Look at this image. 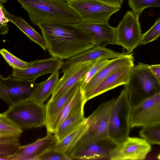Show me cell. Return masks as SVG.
<instances>
[{"label": "cell", "mask_w": 160, "mask_h": 160, "mask_svg": "<svg viewBox=\"0 0 160 160\" xmlns=\"http://www.w3.org/2000/svg\"><path fill=\"white\" fill-rule=\"evenodd\" d=\"M38 26L52 57L66 60L95 46L88 36L72 25L41 21Z\"/></svg>", "instance_id": "6da1fadb"}, {"label": "cell", "mask_w": 160, "mask_h": 160, "mask_svg": "<svg viewBox=\"0 0 160 160\" xmlns=\"http://www.w3.org/2000/svg\"><path fill=\"white\" fill-rule=\"evenodd\" d=\"M16 1L26 11L35 26L41 21L73 25L81 21L77 13L64 0Z\"/></svg>", "instance_id": "7a4b0ae2"}, {"label": "cell", "mask_w": 160, "mask_h": 160, "mask_svg": "<svg viewBox=\"0 0 160 160\" xmlns=\"http://www.w3.org/2000/svg\"><path fill=\"white\" fill-rule=\"evenodd\" d=\"M124 89L132 108L159 92L160 84L150 65L139 62L133 66Z\"/></svg>", "instance_id": "3957f363"}, {"label": "cell", "mask_w": 160, "mask_h": 160, "mask_svg": "<svg viewBox=\"0 0 160 160\" xmlns=\"http://www.w3.org/2000/svg\"><path fill=\"white\" fill-rule=\"evenodd\" d=\"M1 113L22 130L41 127L45 124V105L31 98L9 106Z\"/></svg>", "instance_id": "277c9868"}, {"label": "cell", "mask_w": 160, "mask_h": 160, "mask_svg": "<svg viewBox=\"0 0 160 160\" xmlns=\"http://www.w3.org/2000/svg\"><path fill=\"white\" fill-rule=\"evenodd\" d=\"M131 107L124 88L115 100L110 115L109 135L117 144L129 137Z\"/></svg>", "instance_id": "5b68a950"}, {"label": "cell", "mask_w": 160, "mask_h": 160, "mask_svg": "<svg viewBox=\"0 0 160 160\" xmlns=\"http://www.w3.org/2000/svg\"><path fill=\"white\" fill-rule=\"evenodd\" d=\"M70 7L79 16L81 21L108 22L110 17L121 6L105 4L98 0H67Z\"/></svg>", "instance_id": "8992f818"}, {"label": "cell", "mask_w": 160, "mask_h": 160, "mask_svg": "<svg viewBox=\"0 0 160 160\" xmlns=\"http://www.w3.org/2000/svg\"><path fill=\"white\" fill-rule=\"evenodd\" d=\"M35 80L0 76V98L9 106L31 98L37 86Z\"/></svg>", "instance_id": "52a82bcc"}, {"label": "cell", "mask_w": 160, "mask_h": 160, "mask_svg": "<svg viewBox=\"0 0 160 160\" xmlns=\"http://www.w3.org/2000/svg\"><path fill=\"white\" fill-rule=\"evenodd\" d=\"M139 16L128 11L115 28V44L122 46L132 53L140 45L142 34Z\"/></svg>", "instance_id": "ba28073f"}, {"label": "cell", "mask_w": 160, "mask_h": 160, "mask_svg": "<svg viewBox=\"0 0 160 160\" xmlns=\"http://www.w3.org/2000/svg\"><path fill=\"white\" fill-rule=\"evenodd\" d=\"M117 145L110 137L98 140L82 138L69 156L72 159H109L110 152Z\"/></svg>", "instance_id": "9c48e42d"}, {"label": "cell", "mask_w": 160, "mask_h": 160, "mask_svg": "<svg viewBox=\"0 0 160 160\" xmlns=\"http://www.w3.org/2000/svg\"><path fill=\"white\" fill-rule=\"evenodd\" d=\"M115 100V98H112L100 104L87 118L88 130L81 139L88 138L98 140L109 137V120Z\"/></svg>", "instance_id": "30bf717a"}, {"label": "cell", "mask_w": 160, "mask_h": 160, "mask_svg": "<svg viewBox=\"0 0 160 160\" xmlns=\"http://www.w3.org/2000/svg\"><path fill=\"white\" fill-rule=\"evenodd\" d=\"M160 123V92L132 108L131 128Z\"/></svg>", "instance_id": "8fae6325"}, {"label": "cell", "mask_w": 160, "mask_h": 160, "mask_svg": "<svg viewBox=\"0 0 160 160\" xmlns=\"http://www.w3.org/2000/svg\"><path fill=\"white\" fill-rule=\"evenodd\" d=\"M151 145L142 138L129 137L111 151L109 160H144L152 150Z\"/></svg>", "instance_id": "7c38bea8"}, {"label": "cell", "mask_w": 160, "mask_h": 160, "mask_svg": "<svg viewBox=\"0 0 160 160\" xmlns=\"http://www.w3.org/2000/svg\"><path fill=\"white\" fill-rule=\"evenodd\" d=\"M72 25L88 36L95 46L115 44V28L110 26L108 22L80 21Z\"/></svg>", "instance_id": "4fadbf2b"}, {"label": "cell", "mask_w": 160, "mask_h": 160, "mask_svg": "<svg viewBox=\"0 0 160 160\" xmlns=\"http://www.w3.org/2000/svg\"><path fill=\"white\" fill-rule=\"evenodd\" d=\"M63 61L51 57L43 59H36L32 61L30 66L23 69H13L12 76L14 78L35 80L39 77L52 73L61 69Z\"/></svg>", "instance_id": "5bb4252c"}, {"label": "cell", "mask_w": 160, "mask_h": 160, "mask_svg": "<svg viewBox=\"0 0 160 160\" xmlns=\"http://www.w3.org/2000/svg\"><path fill=\"white\" fill-rule=\"evenodd\" d=\"M106 44L95 46L63 62L62 73L78 65L103 58L113 59L122 56L125 52H116L105 47Z\"/></svg>", "instance_id": "9a60e30c"}, {"label": "cell", "mask_w": 160, "mask_h": 160, "mask_svg": "<svg viewBox=\"0 0 160 160\" xmlns=\"http://www.w3.org/2000/svg\"><path fill=\"white\" fill-rule=\"evenodd\" d=\"M134 64L122 67L113 72L92 89L84 93L86 102L109 90L128 82Z\"/></svg>", "instance_id": "2e32d148"}, {"label": "cell", "mask_w": 160, "mask_h": 160, "mask_svg": "<svg viewBox=\"0 0 160 160\" xmlns=\"http://www.w3.org/2000/svg\"><path fill=\"white\" fill-rule=\"evenodd\" d=\"M57 142L54 135L47 133L44 137L37 139L34 142L20 146L10 160H37L44 152L54 147Z\"/></svg>", "instance_id": "e0dca14e"}, {"label": "cell", "mask_w": 160, "mask_h": 160, "mask_svg": "<svg viewBox=\"0 0 160 160\" xmlns=\"http://www.w3.org/2000/svg\"><path fill=\"white\" fill-rule=\"evenodd\" d=\"M97 60L78 65L64 72L50 98L62 95L78 82L83 80L86 73Z\"/></svg>", "instance_id": "ac0fdd59"}, {"label": "cell", "mask_w": 160, "mask_h": 160, "mask_svg": "<svg viewBox=\"0 0 160 160\" xmlns=\"http://www.w3.org/2000/svg\"><path fill=\"white\" fill-rule=\"evenodd\" d=\"M84 80L80 81L62 95L54 99L50 98L45 105L46 122L47 133L54 134L58 118L68 99Z\"/></svg>", "instance_id": "d6986e66"}, {"label": "cell", "mask_w": 160, "mask_h": 160, "mask_svg": "<svg viewBox=\"0 0 160 160\" xmlns=\"http://www.w3.org/2000/svg\"><path fill=\"white\" fill-rule=\"evenodd\" d=\"M133 53L125 52L120 57L112 59V61L95 75L84 87L82 88L84 93L92 89L107 77L119 68L134 64Z\"/></svg>", "instance_id": "ffe728a7"}, {"label": "cell", "mask_w": 160, "mask_h": 160, "mask_svg": "<svg viewBox=\"0 0 160 160\" xmlns=\"http://www.w3.org/2000/svg\"><path fill=\"white\" fill-rule=\"evenodd\" d=\"M83 81L79 85L75 91L70 97L62 108L56 123L55 131L61 123L68 117L80 111L84 110V106L86 102L84 99V92L81 88V84Z\"/></svg>", "instance_id": "44dd1931"}, {"label": "cell", "mask_w": 160, "mask_h": 160, "mask_svg": "<svg viewBox=\"0 0 160 160\" xmlns=\"http://www.w3.org/2000/svg\"><path fill=\"white\" fill-rule=\"evenodd\" d=\"M88 129V125L86 118L84 122L77 129L60 141L58 142L54 148L69 156L72 150L87 132Z\"/></svg>", "instance_id": "7402d4cb"}, {"label": "cell", "mask_w": 160, "mask_h": 160, "mask_svg": "<svg viewBox=\"0 0 160 160\" xmlns=\"http://www.w3.org/2000/svg\"><path fill=\"white\" fill-rule=\"evenodd\" d=\"M58 71L51 74L45 81L38 83L31 98L39 103L44 104L50 95H52L59 80Z\"/></svg>", "instance_id": "603a6c76"}, {"label": "cell", "mask_w": 160, "mask_h": 160, "mask_svg": "<svg viewBox=\"0 0 160 160\" xmlns=\"http://www.w3.org/2000/svg\"><path fill=\"white\" fill-rule=\"evenodd\" d=\"M86 119L84 117V110L68 117L59 126L54 134L57 142L77 129Z\"/></svg>", "instance_id": "cb8c5ba5"}, {"label": "cell", "mask_w": 160, "mask_h": 160, "mask_svg": "<svg viewBox=\"0 0 160 160\" xmlns=\"http://www.w3.org/2000/svg\"><path fill=\"white\" fill-rule=\"evenodd\" d=\"M10 22L16 26L32 41L40 46L45 51L47 49L45 40L40 35L31 27L23 18L9 13Z\"/></svg>", "instance_id": "d4e9b609"}, {"label": "cell", "mask_w": 160, "mask_h": 160, "mask_svg": "<svg viewBox=\"0 0 160 160\" xmlns=\"http://www.w3.org/2000/svg\"><path fill=\"white\" fill-rule=\"evenodd\" d=\"M19 138L0 137V159L10 160L20 147Z\"/></svg>", "instance_id": "484cf974"}, {"label": "cell", "mask_w": 160, "mask_h": 160, "mask_svg": "<svg viewBox=\"0 0 160 160\" xmlns=\"http://www.w3.org/2000/svg\"><path fill=\"white\" fill-rule=\"evenodd\" d=\"M22 130L9 118L0 114V137L19 138Z\"/></svg>", "instance_id": "4316f807"}, {"label": "cell", "mask_w": 160, "mask_h": 160, "mask_svg": "<svg viewBox=\"0 0 160 160\" xmlns=\"http://www.w3.org/2000/svg\"><path fill=\"white\" fill-rule=\"evenodd\" d=\"M139 134L151 145H160V123L142 127Z\"/></svg>", "instance_id": "83f0119b"}, {"label": "cell", "mask_w": 160, "mask_h": 160, "mask_svg": "<svg viewBox=\"0 0 160 160\" xmlns=\"http://www.w3.org/2000/svg\"><path fill=\"white\" fill-rule=\"evenodd\" d=\"M0 53L5 61L13 69H23L28 67L32 62H26L17 58L5 48L0 50Z\"/></svg>", "instance_id": "f1b7e54d"}, {"label": "cell", "mask_w": 160, "mask_h": 160, "mask_svg": "<svg viewBox=\"0 0 160 160\" xmlns=\"http://www.w3.org/2000/svg\"><path fill=\"white\" fill-rule=\"evenodd\" d=\"M128 3L132 11L139 16L146 8L160 7V0H128Z\"/></svg>", "instance_id": "f546056e"}, {"label": "cell", "mask_w": 160, "mask_h": 160, "mask_svg": "<svg viewBox=\"0 0 160 160\" xmlns=\"http://www.w3.org/2000/svg\"><path fill=\"white\" fill-rule=\"evenodd\" d=\"M112 59L109 60L107 58H103L98 60L86 74L81 84V87H84L95 75L110 63Z\"/></svg>", "instance_id": "4dcf8cb0"}, {"label": "cell", "mask_w": 160, "mask_h": 160, "mask_svg": "<svg viewBox=\"0 0 160 160\" xmlns=\"http://www.w3.org/2000/svg\"><path fill=\"white\" fill-rule=\"evenodd\" d=\"M160 36V18L145 33L142 34L140 45H144L156 40Z\"/></svg>", "instance_id": "1f68e13d"}, {"label": "cell", "mask_w": 160, "mask_h": 160, "mask_svg": "<svg viewBox=\"0 0 160 160\" xmlns=\"http://www.w3.org/2000/svg\"><path fill=\"white\" fill-rule=\"evenodd\" d=\"M72 159L69 156L62 153L54 148H51L48 150L37 160H71Z\"/></svg>", "instance_id": "d6a6232c"}, {"label": "cell", "mask_w": 160, "mask_h": 160, "mask_svg": "<svg viewBox=\"0 0 160 160\" xmlns=\"http://www.w3.org/2000/svg\"><path fill=\"white\" fill-rule=\"evenodd\" d=\"M9 13L3 4H0V34L1 35L7 34L8 32V23L10 22L8 17Z\"/></svg>", "instance_id": "836d02e7"}, {"label": "cell", "mask_w": 160, "mask_h": 160, "mask_svg": "<svg viewBox=\"0 0 160 160\" xmlns=\"http://www.w3.org/2000/svg\"><path fill=\"white\" fill-rule=\"evenodd\" d=\"M150 68L160 84V64L150 65Z\"/></svg>", "instance_id": "e575fe53"}, {"label": "cell", "mask_w": 160, "mask_h": 160, "mask_svg": "<svg viewBox=\"0 0 160 160\" xmlns=\"http://www.w3.org/2000/svg\"><path fill=\"white\" fill-rule=\"evenodd\" d=\"M105 4L114 6H121L124 0H98Z\"/></svg>", "instance_id": "d590c367"}, {"label": "cell", "mask_w": 160, "mask_h": 160, "mask_svg": "<svg viewBox=\"0 0 160 160\" xmlns=\"http://www.w3.org/2000/svg\"><path fill=\"white\" fill-rule=\"evenodd\" d=\"M8 0H0V4H3L6 3Z\"/></svg>", "instance_id": "8d00e7d4"}, {"label": "cell", "mask_w": 160, "mask_h": 160, "mask_svg": "<svg viewBox=\"0 0 160 160\" xmlns=\"http://www.w3.org/2000/svg\"><path fill=\"white\" fill-rule=\"evenodd\" d=\"M157 158L158 159L160 160V153L158 155Z\"/></svg>", "instance_id": "74e56055"}, {"label": "cell", "mask_w": 160, "mask_h": 160, "mask_svg": "<svg viewBox=\"0 0 160 160\" xmlns=\"http://www.w3.org/2000/svg\"><path fill=\"white\" fill-rule=\"evenodd\" d=\"M64 0L65 1H66L67 0Z\"/></svg>", "instance_id": "f35d334b"}]
</instances>
